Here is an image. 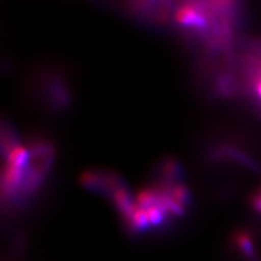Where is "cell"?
<instances>
[{"label": "cell", "mask_w": 261, "mask_h": 261, "mask_svg": "<svg viewBox=\"0 0 261 261\" xmlns=\"http://www.w3.org/2000/svg\"><path fill=\"white\" fill-rule=\"evenodd\" d=\"M238 8L233 2H191L174 10V20L208 50H225L232 44Z\"/></svg>", "instance_id": "6da1fadb"}, {"label": "cell", "mask_w": 261, "mask_h": 261, "mask_svg": "<svg viewBox=\"0 0 261 261\" xmlns=\"http://www.w3.org/2000/svg\"><path fill=\"white\" fill-rule=\"evenodd\" d=\"M27 147L28 159L15 206H20L43 184L54 160V146L45 138H34Z\"/></svg>", "instance_id": "7a4b0ae2"}, {"label": "cell", "mask_w": 261, "mask_h": 261, "mask_svg": "<svg viewBox=\"0 0 261 261\" xmlns=\"http://www.w3.org/2000/svg\"><path fill=\"white\" fill-rule=\"evenodd\" d=\"M80 182L88 191L110 197L118 187L124 184L122 176L107 170H88L81 175Z\"/></svg>", "instance_id": "3957f363"}, {"label": "cell", "mask_w": 261, "mask_h": 261, "mask_svg": "<svg viewBox=\"0 0 261 261\" xmlns=\"http://www.w3.org/2000/svg\"><path fill=\"white\" fill-rule=\"evenodd\" d=\"M45 96L51 110H62L70 105L69 87L59 76H53L47 82Z\"/></svg>", "instance_id": "277c9868"}, {"label": "cell", "mask_w": 261, "mask_h": 261, "mask_svg": "<svg viewBox=\"0 0 261 261\" xmlns=\"http://www.w3.org/2000/svg\"><path fill=\"white\" fill-rule=\"evenodd\" d=\"M211 157L216 159H230L248 168L254 172L260 173L261 166L248 153L231 145H220L212 148Z\"/></svg>", "instance_id": "5b68a950"}, {"label": "cell", "mask_w": 261, "mask_h": 261, "mask_svg": "<svg viewBox=\"0 0 261 261\" xmlns=\"http://www.w3.org/2000/svg\"><path fill=\"white\" fill-rule=\"evenodd\" d=\"M233 244L245 261H260L254 240L247 232H236L233 236Z\"/></svg>", "instance_id": "8992f818"}, {"label": "cell", "mask_w": 261, "mask_h": 261, "mask_svg": "<svg viewBox=\"0 0 261 261\" xmlns=\"http://www.w3.org/2000/svg\"><path fill=\"white\" fill-rule=\"evenodd\" d=\"M19 145L18 142V137H16V134L14 132V129L12 126L7 123L6 121H3L2 123V144H0V147H2V153L3 156H7L12 149H14L16 146Z\"/></svg>", "instance_id": "52a82bcc"}, {"label": "cell", "mask_w": 261, "mask_h": 261, "mask_svg": "<svg viewBox=\"0 0 261 261\" xmlns=\"http://www.w3.org/2000/svg\"><path fill=\"white\" fill-rule=\"evenodd\" d=\"M249 72V84L252 86L255 96L261 101V63H255Z\"/></svg>", "instance_id": "ba28073f"}, {"label": "cell", "mask_w": 261, "mask_h": 261, "mask_svg": "<svg viewBox=\"0 0 261 261\" xmlns=\"http://www.w3.org/2000/svg\"><path fill=\"white\" fill-rule=\"evenodd\" d=\"M251 205L254 207V209L261 215V192L254 195V197L251 199Z\"/></svg>", "instance_id": "9c48e42d"}]
</instances>
